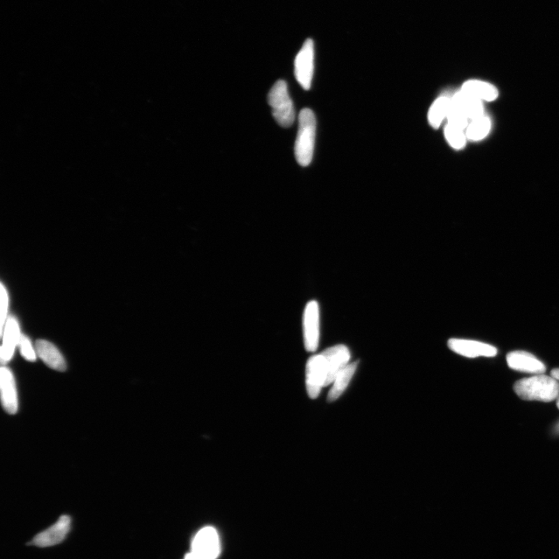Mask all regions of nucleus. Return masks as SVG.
<instances>
[{
	"label": "nucleus",
	"mask_w": 559,
	"mask_h": 559,
	"mask_svg": "<svg viewBox=\"0 0 559 559\" xmlns=\"http://www.w3.org/2000/svg\"><path fill=\"white\" fill-rule=\"evenodd\" d=\"M514 389L517 395L527 401L549 402L559 397V382L543 374L516 382Z\"/></svg>",
	"instance_id": "nucleus-1"
},
{
	"label": "nucleus",
	"mask_w": 559,
	"mask_h": 559,
	"mask_svg": "<svg viewBox=\"0 0 559 559\" xmlns=\"http://www.w3.org/2000/svg\"><path fill=\"white\" fill-rule=\"evenodd\" d=\"M317 135V119L309 108L300 110L298 117V130L295 145L298 164L307 166L312 163Z\"/></svg>",
	"instance_id": "nucleus-2"
},
{
	"label": "nucleus",
	"mask_w": 559,
	"mask_h": 559,
	"mask_svg": "<svg viewBox=\"0 0 559 559\" xmlns=\"http://www.w3.org/2000/svg\"><path fill=\"white\" fill-rule=\"evenodd\" d=\"M268 103L278 124L283 128L291 127L295 122L296 110L285 81L278 80L273 86L268 94Z\"/></svg>",
	"instance_id": "nucleus-3"
},
{
	"label": "nucleus",
	"mask_w": 559,
	"mask_h": 559,
	"mask_svg": "<svg viewBox=\"0 0 559 559\" xmlns=\"http://www.w3.org/2000/svg\"><path fill=\"white\" fill-rule=\"evenodd\" d=\"M303 325L305 349L309 352L316 351L320 338V309L317 300H310L307 303Z\"/></svg>",
	"instance_id": "nucleus-4"
},
{
	"label": "nucleus",
	"mask_w": 559,
	"mask_h": 559,
	"mask_svg": "<svg viewBox=\"0 0 559 559\" xmlns=\"http://www.w3.org/2000/svg\"><path fill=\"white\" fill-rule=\"evenodd\" d=\"M314 43L307 39L296 56L295 61V75L298 82L305 90L312 86L314 74Z\"/></svg>",
	"instance_id": "nucleus-5"
},
{
	"label": "nucleus",
	"mask_w": 559,
	"mask_h": 559,
	"mask_svg": "<svg viewBox=\"0 0 559 559\" xmlns=\"http://www.w3.org/2000/svg\"><path fill=\"white\" fill-rule=\"evenodd\" d=\"M327 370L323 354L314 355L306 365V388L311 398H317L323 387H326Z\"/></svg>",
	"instance_id": "nucleus-6"
},
{
	"label": "nucleus",
	"mask_w": 559,
	"mask_h": 559,
	"mask_svg": "<svg viewBox=\"0 0 559 559\" xmlns=\"http://www.w3.org/2000/svg\"><path fill=\"white\" fill-rule=\"evenodd\" d=\"M191 551L205 559H216L220 554V542L215 529H201L194 538Z\"/></svg>",
	"instance_id": "nucleus-7"
},
{
	"label": "nucleus",
	"mask_w": 559,
	"mask_h": 559,
	"mask_svg": "<svg viewBox=\"0 0 559 559\" xmlns=\"http://www.w3.org/2000/svg\"><path fill=\"white\" fill-rule=\"evenodd\" d=\"M449 347L454 353L468 358H493L498 353L494 346L472 340L453 338L449 340Z\"/></svg>",
	"instance_id": "nucleus-8"
},
{
	"label": "nucleus",
	"mask_w": 559,
	"mask_h": 559,
	"mask_svg": "<svg viewBox=\"0 0 559 559\" xmlns=\"http://www.w3.org/2000/svg\"><path fill=\"white\" fill-rule=\"evenodd\" d=\"M70 528H71V518L69 516L63 515L60 518L42 532L33 538L31 544L40 548L52 547L64 541Z\"/></svg>",
	"instance_id": "nucleus-9"
},
{
	"label": "nucleus",
	"mask_w": 559,
	"mask_h": 559,
	"mask_svg": "<svg viewBox=\"0 0 559 559\" xmlns=\"http://www.w3.org/2000/svg\"><path fill=\"white\" fill-rule=\"evenodd\" d=\"M326 361L327 379L326 386H331L335 377L349 365L351 352L345 345L339 344L328 348L321 353Z\"/></svg>",
	"instance_id": "nucleus-10"
},
{
	"label": "nucleus",
	"mask_w": 559,
	"mask_h": 559,
	"mask_svg": "<svg viewBox=\"0 0 559 559\" xmlns=\"http://www.w3.org/2000/svg\"><path fill=\"white\" fill-rule=\"evenodd\" d=\"M508 366L516 372L541 375L545 372L546 367L535 356L526 351H516L507 356Z\"/></svg>",
	"instance_id": "nucleus-11"
},
{
	"label": "nucleus",
	"mask_w": 559,
	"mask_h": 559,
	"mask_svg": "<svg viewBox=\"0 0 559 559\" xmlns=\"http://www.w3.org/2000/svg\"><path fill=\"white\" fill-rule=\"evenodd\" d=\"M0 387L3 407L9 414H15L18 409V398L15 379L11 370L2 367L0 370Z\"/></svg>",
	"instance_id": "nucleus-12"
},
{
	"label": "nucleus",
	"mask_w": 559,
	"mask_h": 559,
	"mask_svg": "<svg viewBox=\"0 0 559 559\" xmlns=\"http://www.w3.org/2000/svg\"><path fill=\"white\" fill-rule=\"evenodd\" d=\"M1 334V361L3 363H6L11 360L17 346L19 345L21 334L17 320L14 317L7 319Z\"/></svg>",
	"instance_id": "nucleus-13"
},
{
	"label": "nucleus",
	"mask_w": 559,
	"mask_h": 559,
	"mask_svg": "<svg viewBox=\"0 0 559 559\" xmlns=\"http://www.w3.org/2000/svg\"><path fill=\"white\" fill-rule=\"evenodd\" d=\"M36 352L39 358L43 361L49 368L59 372H65L66 363L58 348L52 342L44 340H39L36 342Z\"/></svg>",
	"instance_id": "nucleus-14"
},
{
	"label": "nucleus",
	"mask_w": 559,
	"mask_h": 559,
	"mask_svg": "<svg viewBox=\"0 0 559 559\" xmlns=\"http://www.w3.org/2000/svg\"><path fill=\"white\" fill-rule=\"evenodd\" d=\"M452 101L464 111L470 121L484 115V108L482 102L463 90L458 91L451 97Z\"/></svg>",
	"instance_id": "nucleus-15"
},
{
	"label": "nucleus",
	"mask_w": 559,
	"mask_h": 559,
	"mask_svg": "<svg viewBox=\"0 0 559 559\" xmlns=\"http://www.w3.org/2000/svg\"><path fill=\"white\" fill-rule=\"evenodd\" d=\"M481 101H493L498 97L499 92L492 84L480 81L470 80L463 84L461 89Z\"/></svg>",
	"instance_id": "nucleus-16"
},
{
	"label": "nucleus",
	"mask_w": 559,
	"mask_h": 559,
	"mask_svg": "<svg viewBox=\"0 0 559 559\" xmlns=\"http://www.w3.org/2000/svg\"><path fill=\"white\" fill-rule=\"evenodd\" d=\"M358 361H355L349 365L338 374L333 382V386L330 393L328 394V401L334 402L344 393V391L351 382L354 375L356 368H358Z\"/></svg>",
	"instance_id": "nucleus-17"
},
{
	"label": "nucleus",
	"mask_w": 559,
	"mask_h": 559,
	"mask_svg": "<svg viewBox=\"0 0 559 559\" xmlns=\"http://www.w3.org/2000/svg\"><path fill=\"white\" fill-rule=\"evenodd\" d=\"M451 97L440 96L433 103L428 111V122L435 129H438L447 119L451 107Z\"/></svg>",
	"instance_id": "nucleus-18"
},
{
	"label": "nucleus",
	"mask_w": 559,
	"mask_h": 559,
	"mask_svg": "<svg viewBox=\"0 0 559 559\" xmlns=\"http://www.w3.org/2000/svg\"><path fill=\"white\" fill-rule=\"evenodd\" d=\"M491 129V121L485 115L470 121L465 130L467 139L478 142L484 139Z\"/></svg>",
	"instance_id": "nucleus-19"
},
{
	"label": "nucleus",
	"mask_w": 559,
	"mask_h": 559,
	"mask_svg": "<svg viewBox=\"0 0 559 559\" xmlns=\"http://www.w3.org/2000/svg\"><path fill=\"white\" fill-rule=\"evenodd\" d=\"M444 136L447 142L454 150H463L466 145L467 138L465 130L457 128L456 126L447 124L444 128Z\"/></svg>",
	"instance_id": "nucleus-20"
},
{
	"label": "nucleus",
	"mask_w": 559,
	"mask_h": 559,
	"mask_svg": "<svg viewBox=\"0 0 559 559\" xmlns=\"http://www.w3.org/2000/svg\"><path fill=\"white\" fill-rule=\"evenodd\" d=\"M447 124L456 126L460 129L466 130L470 120L464 111L451 99V107L447 117Z\"/></svg>",
	"instance_id": "nucleus-21"
},
{
	"label": "nucleus",
	"mask_w": 559,
	"mask_h": 559,
	"mask_svg": "<svg viewBox=\"0 0 559 559\" xmlns=\"http://www.w3.org/2000/svg\"><path fill=\"white\" fill-rule=\"evenodd\" d=\"M20 353L28 361H36V349H34L31 342L24 335H21L19 345Z\"/></svg>",
	"instance_id": "nucleus-22"
},
{
	"label": "nucleus",
	"mask_w": 559,
	"mask_h": 559,
	"mask_svg": "<svg viewBox=\"0 0 559 559\" xmlns=\"http://www.w3.org/2000/svg\"><path fill=\"white\" fill-rule=\"evenodd\" d=\"M9 297L8 293L4 288V285L1 284V333L4 328V325L7 320V312H8Z\"/></svg>",
	"instance_id": "nucleus-23"
},
{
	"label": "nucleus",
	"mask_w": 559,
	"mask_h": 559,
	"mask_svg": "<svg viewBox=\"0 0 559 559\" xmlns=\"http://www.w3.org/2000/svg\"><path fill=\"white\" fill-rule=\"evenodd\" d=\"M184 559H205V558H203L202 557L199 556L198 555L194 553V552L191 551L190 553H188L185 556Z\"/></svg>",
	"instance_id": "nucleus-24"
},
{
	"label": "nucleus",
	"mask_w": 559,
	"mask_h": 559,
	"mask_svg": "<svg viewBox=\"0 0 559 559\" xmlns=\"http://www.w3.org/2000/svg\"><path fill=\"white\" fill-rule=\"evenodd\" d=\"M551 376L554 377V379L559 382V368L552 370L551 372Z\"/></svg>",
	"instance_id": "nucleus-25"
},
{
	"label": "nucleus",
	"mask_w": 559,
	"mask_h": 559,
	"mask_svg": "<svg viewBox=\"0 0 559 559\" xmlns=\"http://www.w3.org/2000/svg\"><path fill=\"white\" fill-rule=\"evenodd\" d=\"M556 432L557 433H559V423H558L557 424V426H556Z\"/></svg>",
	"instance_id": "nucleus-26"
},
{
	"label": "nucleus",
	"mask_w": 559,
	"mask_h": 559,
	"mask_svg": "<svg viewBox=\"0 0 559 559\" xmlns=\"http://www.w3.org/2000/svg\"><path fill=\"white\" fill-rule=\"evenodd\" d=\"M557 407L559 409V397L558 398V400H557Z\"/></svg>",
	"instance_id": "nucleus-27"
}]
</instances>
